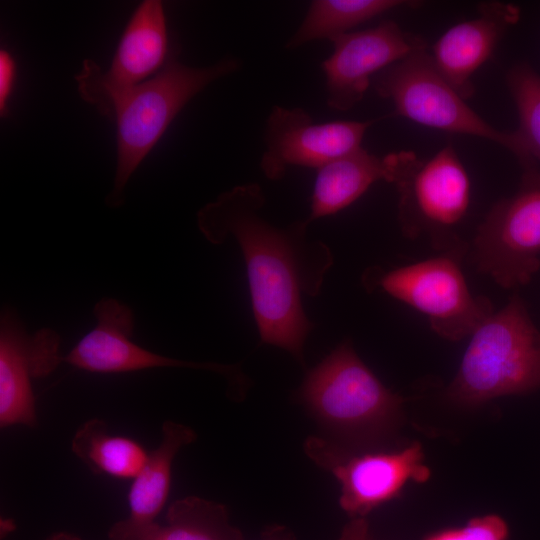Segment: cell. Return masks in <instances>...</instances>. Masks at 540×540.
<instances>
[{
	"instance_id": "obj_1",
	"label": "cell",
	"mask_w": 540,
	"mask_h": 540,
	"mask_svg": "<svg viewBox=\"0 0 540 540\" xmlns=\"http://www.w3.org/2000/svg\"><path fill=\"white\" fill-rule=\"evenodd\" d=\"M264 203L257 183L236 186L199 209L197 226L212 244L228 236L237 240L261 340L303 363L312 323L304 313L301 292L317 294L332 255L324 244L306 242L308 219L276 228L258 213Z\"/></svg>"
},
{
	"instance_id": "obj_2",
	"label": "cell",
	"mask_w": 540,
	"mask_h": 540,
	"mask_svg": "<svg viewBox=\"0 0 540 540\" xmlns=\"http://www.w3.org/2000/svg\"><path fill=\"white\" fill-rule=\"evenodd\" d=\"M240 66V60L231 56L207 67H190L170 56L156 75L111 100L105 116L116 124L117 161L107 206L117 208L124 203L131 175L183 107L208 85Z\"/></svg>"
},
{
	"instance_id": "obj_3",
	"label": "cell",
	"mask_w": 540,
	"mask_h": 540,
	"mask_svg": "<svg viewBox=\"0 0 540 540\" xmlns=\"http://www.w3.org/2000/svg\"><path fill=\"white\" fill-rule=\"evenodd\" d=\"M301 401L342 446L363 449L386 439L402 420L404 399L389 390L358 357L349 342L311 369Z\"/></svg>"
},
{
	"instance_id": "obj_4",
	"label": "cell",
	"mask_w": 540,
	"mask_h": 540,
	"mask_svg": "<svg viewBox=\"0 0 540 540\" xmlns=\"http://www.w3.org/2000/svg\"><path fill=\"white\" fill-rule=\"evenodd\" d=\"M447 397L474 407L540 388V331L520 296L494 311L470 335Z\"/></svg>"
},
{
	"instance_id": "obj_5",
	"label": "cell",
	"mask_w": 540,
	"mask_h": 540,
	"mask_svg": "<svg viewBox=\"0 0 540 540\" xmlns=\"http://www.w3.org/2000/svg\"><path fill=\"white\" fill-rule=\"evenodd\" d=\"M385 181L398 192V221L409 239L425 237L442 254L462 258L466 245L456 232L471 203L469 174L447 145L421 160L412 151L384 156Z\"/></svg>"
},
{
	"instance_id": "obj_6",
	"label": "cell",
	"mask_w": 540,
	"mask_h": 540,
	"mask_svg": "<svg viewBox=\"0 0 540 540\" xmlns=\"http://www.w3.org/2000/svg\"><path fill=\"white\" fill-rule=\"evenodd\" d=\"M460 260L440 253L378 275L371 273L369 284L420 312L440 337L460 341L494 312L488 298L471 292Z\"/></svg>"
},
{
	"instance_id": "obj_7",
	"label": "cell",
	"mask_w": 540,
	"mask_h": 540,
	"mask_svg": "<svg viewBox=\"0 0 540 540\" xmlns=\"http://www.w3.org/2000/svg\"><path fill=\"white\" fill-rule=\"evenodd\" d=\"M374 86L398 115L412 122L489 140L517 156L513 132L498 130L478 115L436 70L427 48L378 73Z\"/></svg>"
},
{
	"instance_id": "obj_8",
	"label": "cell",
	"mask_w": 540,
	"mask_h": 540,
	"mask_svg": "<svg viewBox=\"0 0 540 540\" xmlns=\"http://www.w3.org/2000/svg\"><path fill=\"white\" fill-rule=\"evenodd\" d=\"M470 254L478 271L503 288L530 282L540 269V170H524L519 189L493 205Z\"/></svg>"
},
{
	"instance_id": "obj_9",
	"label": "cell",
	"mask_w": 540,
	"mask_h": 540,
	"mask_svg": "<svg viewBox=\"0 0 540 540\" xmlns=\"http://www.w3.org/2000/svg\"><path fill=\"white\" fill-rule=\"evenodd\" d=\"M304 449L308 457L336 477L341 487L340 507L351 518H364L399 497L409 482L424 483L431 475L418 442L399 450L367 451L310 437Z\"/></svg>"
},
{
	"instance_id": "obj_10",
	"label": "cell",
	"mask_w": 540,
	"mask_h": 540,
	"mask_svg": "<svg viewBox=\"0 0 540 540\" xmlns=\"http://www.w3.org/2000/svg\"><path fill=\"white\" fill-rule=\"evenodd\" d=\"M169 57L163 4L142 1L122 33L108 70L93 60L83 61L75 76L78 93L105 116L116 95L156 75Z\"/></svg>"
},
{
	"instance_id": "obj_11",
	"label": "cell",
	"mask_w": 540,
	"mask_h": 540,
	"mask_svg": "<svg viewBox=\"0 0 540 540\" xmlns=\"http://www.w3.org/2000/svg\"><path fill=\"white\" fill-rule=\"evenodd\" d=\"M97 323L63 357V362L92 373L119 374L153 368H192L221 374L229 386H240L239 367L212 362L170 358L137 345L131 339L135 317L132 309L117 299L105 297L94 306Z\"/></svg>"
},
{
	"instance_id": "obj_12",
	"label": "cell",
	"mask_w": 540,
	"mask_h": 540,
	"mask_svg": "<svg viewBox=\"0 0 540 540\" xmlns=\"http://www.w3.org/2000/svg\"><path fill=\"white\" fill-rule=\"evenodd\" d=\"M332 54L321 68L325 75L327 104L347 111L361 101L371 78L408 55L427 48L425 41L403 31L391 20L377 26L330 39Z\"/></svg>"
},
{
	"instance_id": "obj_13",
	"label": "cell",
	"mask_w": 540,
	"mask_h": 540,
	"mask_svg": "<svg viewBox=\"0 0 540 540\" xmlns=\"http://www.w3.org/2000/svg\"><path fill=\"white\" fill-rule=\"evenodd\" d=\"M372 121L314 123L302 108H272L265 128L260 167L268 179H281L290 166L320 168L361 148Z\"/></svg>"
},
{
	"instance_id": "obj_14",
	"label": "cell",
	"mask_w": 540,
	"mask_h": 540,
	"mask_svg": "<svg viewBox=\"0 0 540 540\" xmlns=\"http://www.w3.org/2000/svg\"><path fill=\"white\" fill-rule=\"evenodd\" d=\"M60 336L50 328L26 332L14 309L0 318V426L35 427L36 399L32 381L51 374L63 362Z\"/></svg>"
},
{
	"instance_id": "obj_15",
	"label": "cell",
	"mask_w": 540,
	"mask_h": 540,
	"mask_svg": "<svg viewBox=\"0 0 540 540\" xmlns=\"http://www.w3.org/2000/svg\"><path fill=\"white\" fill-rule=\"evenodd\" d=\"M478 12L447 29L428 52L436 70L465 100L474 93L473 76L520 16L518 7L498 1L481 3Z\"/></svg>"
},
{
	"instance_id": "obj_16",
	"label": "cell",
	"mask_w": 540,
	"mask_h": 540,
	"mask_svg": "<svg viewBox=\"0 0 540 540\" xmlns=\"http://www.w3.org/2000/svg\"><path fill=\"white\" fill-rule=\"evenodd\" d=\"M196 438L195 431L185 424L163 423L159 445L149 452L143 468L132 479L127 496L128 516L112 525L108 531L109 540L147 538L169 497L174 459Z\"/></svg>"
},
{
	"instance_id": "obj_17",
	"label": "cell",
	"mask_w": 540,
	"mask_h": 540,
	"mask_svg": "<svg viewBox=\"0 0 540 540\" xmlns=\"http://www.w3.org/2000/svg\"><path fill=\"white\" fill-rule=\"evenodd\" d=\"M385 175L384 157L362 147L326 163L318 168L308 220L311 222L348 207L373 183L385 181Z\"/></svg>"
},
{
	"instance_id": "obj_18",
	"label": "cell",
	"mask_w": 540,
	"mask_h": 540,
	"mask_svg": "<svg viewBox=\"0 0 540 540\" xmlns=\"http://www.w3.org/2000/svg\"><path fill=\"white\" fill-rule=\"evenodd\" d=\"M71 449L92 471L128 480L141 471L149 455L139 442L111 434L105 422L96 418L78 428Z\"/></svg>"
},
{
	"instance_id": "obj_19",
	"label": "cell",
	"mask_w": 540,
	"mask_h": 540,
	"mask_svg": "<svg viewBox=\"0 0 540 540\" xmlns=\"http://www.w3.org/2000/svg\"><path fill=\"white\" fill-rule=\"evenodd\" d=\"M145 540H243L228 520L223 504L197 496L174 501L164 523H157Z\"/></svg>"
},
{
	"instance_id": "obj_20",
	"label": "cell",
	"mask_w": 540,
	"mask_h": 540,
	"mask_svg": "<svg viewBox=\"0 0 540 540\" xmlns=\"http://www.w3.org/2000/svg\"><path fill=\"white\" fill-rule=\"evenodd\" d=\"M400 0H315L301 25L288 40L293 49L317 39H332L389 10L406 5Z\"/></svg>"
},
{
	"instance_id": "obj_21",
	"label": "cell",
	"mask_w": 540,
	"mask_h": 540,
	"mask_svg": "<svg viewBox=\"0 0 540 540\" xmlns=\"http://www.w3.org/2000/svg\"><path fill=\"white\" fill-rule=\"evenodd\" d=\"M507 84L518 114V128L512 131L516 157L524 170L534 168L540 161V74L520 64L509 71Z\"/></svg>"
},
{
	"instance_id": "obj_22",
	"label": "cell",
	"mask_w": 540,
	"mask_h": 540,
	"mask_svg": "<svg viewBox=\"0 0 540 540\" xmlns=\"http://www.w3.org/2000/svg\"><path fill=\"white\" fill-rule=\"evenodd\" d=\"M507 522L496 514L477 516L462 526L447 527L425 535L422 540H508Z\"/></svg>"
},
{
	"instance_id": "obj_23",
	"label": "cell",
	"mask_w": 540,
	"mask_h": 540,
	"mask_svg": "<svg viewBox=\"0 0 540 540\" xmlns=\"http://www.w3.org/2000/svg\"><path fill=\"white\" fill-rule=\"evenodd\" d=\"M16 78V63L13 56L5 49L0 51V115L7 117L8 102Z\"/></svg>"
},
{
	"instance_id": "obj_24",
	"label": "cell",
	"mask_w": 540,
	"mask_h": 540,
	"mask_svg": "<svg viewBox=\"0 0 540 540\" xmlns=\"http://www.w3.org/2000/svg\"><path fill=\"white\" fill-rule=\"evenodd\" d=\"M338 540H374L365 518H352L343 528Z\"/></svg>"
},
{
	"instance_id": "obj_25",
	"label": "cell",
	"mask_w": 540,
	"mask_h": 540,
	"mask_svg": "<svg viewBox=\"0 0 540 540\" xmlns=\"http://www.w3.org/2000/svg\"><path fill=\"white\" fill-rule=\"evenodd\" d=\"M263 540H292V537L284 529L278 528L268 532Z\"/></svg>"
},
{
	"instance_id": "obj_26",
	"label": "cell",
	"mask_w": 540,
	"mask_h": 540,
	"mask_svg": "<svg viewBox=\"0 0 540 540\" xmlns=\"http://www.w3.org/2000/svg\"><path fill=\"white\" fill-rule=\"evenodd\" d=\"M45 540H82L80 537L66 533V532H58L54 533Z\"/></svg>"
},
{
	"instance_id": "obj_27",
	"label": "cell",
	"mask_w": 540,
	"mask_h": 540,
	"mask_svg": "<svg viewBox=\"0 0 540 540\" xmlns=\"http://www.w3.org/2000/svg\"><path fill=\"white\" fill-rule=\"evenodd\" d=\"M14 527L15 526L13 525V522L8 519L1 521V530H2V533L4 531V534H6L7 532H11Z\"/></svg>"
}]
</instances>
